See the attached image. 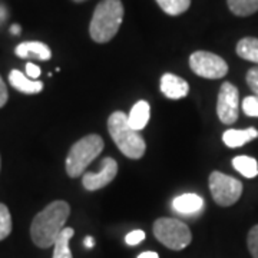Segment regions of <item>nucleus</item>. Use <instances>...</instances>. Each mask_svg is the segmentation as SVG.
<instances>
[{
	"label": "nucleus",
	"mask_w": 258,
	"mask_h": 258,
	"mask_svg": "<svg viewBox=\"0 0 258 258\" xmlns=\"http://www.w3.org/2000/svg\"><path fill=\"white\" fill-rule=\"evenodd\" d=\"M71 207L66 201H53L37 214L30 225V237L39 248H49L64 228Z\"/></svg>",
	"instance_id": "f257e3e1"
},
{
	"label": "nucleus",
	"mask_w": 258,
	"mask_h": 258,
	"mask_svg": "<svg viewBox=\"0 0 258 258\" xmlns=\"http://www.w3.org/2000/svg\"><path fill=\"white\" fill-rule=\"evenodd\" d=\"M123 5L120 0H102L95 8L89 25V35L96 43H108L116 36L122 20Z\"/></svg>",
	"instance_id": "f03ea898"
},
{
	"label": "nucleus",
	"mask_w": 258,
	"mask_h": 258,
	"mask_svg": "<svg viewBox=\"0 0 258 258\" xmlns=\"http://www.w3.org/2000/svg\"><path fill=\"white\" fill-rule=\"evenodd\" d=\"M108 131L113 142L125 157L131 159L144 157L147 149L145 139L142 138L138 131L129 126L128 115L120 111L113 112L108 119Z\"/></svg>",
	"instance_id": "7ed1b4c3"
},
{
	"label": "nucleus",
	"mask_w": 258,
	"mask_h": 258,
	"mask_svg": "<svg viewBox=\"0 0 258 258\" xmlns=\"http://www.w3.org/2000/svg\"><path fill=\"white\" fill-rule=\"evenodd\" d=\"M105 142L99 135L91 134L86 135L78 142H75L68 157H66V172L71 178H78L83 175V171H86L88 165L96 157L101 155L103 151Z\"/></svg>",
	"instance_id": "20e7f679"
},
{
	"label": "nucleus",
	"mask_w": 258,
	"mask_h": 258,
	"mask_svg": "<svg viewBox=\"0 0 258 258\" xmlns=\"http://www.w3.org/2000/svg\"><path fill=\"white\" fill-rule=\"evenodd\" d=\"M154 235L166 248L181 251L192 241L191 230L176 218H158L154 222Z\"/></svg>",
	"instance_id": "39448f33"
},
{
	"label": "nucleus",
	"mask_w": 258,
	"mask_h": 258,
	"mask_svg": "<svg viewBox=\"0 0 258 258\" xmlns=\"http://www.w3.org/2000/svg\"><path fill=\"white\" fill-rule=\"evenodd\" d=\"M210 191L214 201L221 207L234 205L242 194V184L237 178L214 171L210 175Z\"/></svg>",
	"instance_id": "423d86ee"
},
{
	"label": "nucleus",
	"mask_w": 258,
	"mask_h": 258,
	"mask_svg": "<svg viewBox=\"0 0 258 258\" xmlns=\"http://www.w3.org/2000/svg\"><path fill=\"white\" fill-rule=\"evenodd\" d=\"M189 68L192 72L205 79H221L228 74V64L221 56L198 50L189 56Z\"/></svg>",
	"instance_id": "0eeeda50"
},
{
	"label": "nucleus",
	"mask_w": 258,
	"mask_h": 258,
	"mask_svg": "<svg viewBox=\"0 0 258 258\" xmlns=\"http://www.w3.org/2000/svg\"><path fill=\"white\" fill-rule=\"evenodd\" d=\"M240 112V93L238 89L230 82H224L220 88L217 113L222 123L231 125L238 119Z\"/></svg>",
	"instance_id": "6e6552de"
},
{
	"label": "nucleus",
	"mask_w": 258,
	"mask_h": 258,
	"mask_svg": "<svg viewBox=\"0 0 258 258\" xmlns=\"http://www.w3.org/2000/svg\"><path fill=\"white\" fill-rule=\"evenodd\" d=\"M118 174V162L111 157L102 159L101 169L98 172H86L82 175V185L88 191H98L109 185Z\"/></svg>",
	"instance_id": "1a4fd4ad"
},
{
	"label": "nucleus",
	"mask_w": 258,
	"mask_h": 258,
	"mask_svg": "<svg viewBox=\"0 0 258 258\" xmlns=\"http://www.w3.org/2000/svg\"><path fill=\"white\" fill-rule=\"evenodd\" d=\"M161 92L168 99H182L189 92L188 82L174 74H165L161 78Z\"/></svg>",
	"instance_id": "9d476101"
},
{
	"label": "nucleus",
	"mask_w": 258,
	"mask_h": 258,
	"mask_svg": "<svg viewBox=\"0 0 258 258\" xmlns=\"http://www.w3.org/2000/svg\"><path fill=\"white\" fill-rule=\"evenodd\" d=\"M204 200L198 194H182L172 200V210L181 215H198L204 210Z\"/></svg>",
	"instance_id": "9b49d317"
},
{
	"label": "nucleus",
	"mask_w": 258,
	"mask_h": 258,
	"mask_svg": "<svg viewBox=\"0 0 258 258\" xmlns=\"http://www.w3.org/2000/svg\"><path fill=\"white\" fill-rule=\"evenodd\" d=\"M15 53L22 57V59H28V57H33L37 60H49L52 57V50L50 47L42 43V42H22L20 45L16 46Z\"/></svg>",
	"instance_id": "f8f14e48"
},
{
	"label": "nucleus",
	"mask_w": 258,
	"mask_h": 258,
	"mask_svg": "<svg viewBox=\"0 0 258 258\" xmlns=\"http://www.w3.org/2000/svg\"><path fill=\"white\" fill-rule=\"evenodd\" d=\"M9 82L16 91L26 93V95H35V93H40L43 91L42 81H33L28 76H25L18 69H13L9 74Z\"/></svg>",
	"instance_id": "ddd939ff"
},
{
	"label": "nucleus",
	"mask_w": 258,
	"mask_h": 258,
	"mask_svg": "<svg viewBox=\"0 0 258 258\" xmlns=\"http://www.w3.org/2000/svg\"><path fill=\"white\" fill-rule=\"evenodd\" d=\"M258 137V131L255 128L248 129H228L224 132L222 141L228 148H238L245 145L247 142Z\"/></svg>",
	"instance_id": "4468645a"
},
{
	"label": "nucleus",
	"mask_w": 258,
	"mask_h": 258,
	"mask_svg": "<svg viewBox=\"0 0 258 258\" xmlns=\"http://www.w3.org/2000/svg\"><path fill=\"white\" fill-rule=\"evenodd\" d=\"M151 118V106L147 101L137 102L128 115L129 126L135 131H142L148 125Z\"/></svg>",
	"instance_id": "2eb2a0df"
},
{
	"label": "nucleus",
	"mask_w": 258,
	"mask_h": 258,
	"mask_svg": "<svg viewBox=\"0 0 258 258\" xmlns=\"http://www.w3.org/2000/svg\"><path fill=\"white\" fill-rule=\"evenodd\" d=\"M75 230L71 227H64L63 230L60 231V234L57 235L55 241V249H53V257L52 258H74L72 252L69 248V241L74 237Z\"/></svg>",
	"instance_id": "dca6fc26"
},
{
	"label": "nucleus",
	"mask_w": 258,
	"mask_h": 258,
	"mask_svg": "<svg viewBox=\"0 0 258 258\" xmlns=\"http://www.w3.org/2000/svg\"><path fill=\"white\" fill-rule=\"evenodd\" d=\"M237 55L258 64V39L257 37H244L237 43Z\"/></svg>",
	"instance_id": "f3484780"
},
{
	"label": "nucleus",
	"mask_w": 258,
	"mask_h": 258,
	"mask_svg": "<svg viewBox=\"0 0 258 258\" xmlns=\"http://www.w3.org/2000/svg\"><path fill=\"white\" fill-rule=\"evenodd\" d=\"M232 166L245 178H254L258 175V164L254 158L245 155L235 157L232 159Z\"/></svg>",
	"instance_id": "a211bd4d"
},
{
	"label": "nucleus",
	"mask_w": 258,
	"mask_h": 258,
	"mask_svg": "<svg viewBox=\"0 0 258 258\" xmlns=\"http://www.w3.org/2000/svg\"><path fill=\"white\" fill-rule=\"evenodd\" d=\"M227 5L235 16L241 18L258 12V0H227Z\"/></svg>",
	"instance_id": "6ab92c4d"
},
{
	"label": "nucleus",
	"mask_w": 258,
	"mask_h": 258,
	"mask_svg": "<svg viewBox=\"0 0 258 258\" xmlns=\"http://www.w3.org/2000/svg\"><path fill=\"white\" fill-rule=\"evenodd\" d=\"M158 6L171 16H179L191 6V0H155Z\"/></svg>",
	"instance_id": "aec40b11"
},
{
	"label": "nucleus",
	"mask_w": 258,
	"mask_h": 258,
	"mask_svg": "<svg viewBox=\"0 0 258 258\" xmlns=\"http://www.w3.org/2000/svg\"><path fill=\"white\" fill-rule=\"evenodd\" d=\"M12 232V215L9 208L0 203V241L8 238Z\"/></svg>",
	"instance_id": "412c9836"
},
{
	"label": "nucleus",
	"mask_w": 258,
	"mask_h": 258,
	"mask_svg": "<svg viewBox=\"0 0 258 258\" xmlns=\"http://www.w3.org/2000/svg\"><path fill=\"white\" fill-rule=\"evenodd\" d=\"M242 111L247 116H252V118H258V96L252 95V96H247L242 101Z\"/></svg>",
	"instance_id": "4be33fe9"
},
{
	"label": "nucleus",
	"mask_w": 258,
	"mask_h": 258,
	"mask_svg": "<svg viewBox=\"0 0 258 258\" xmlns=\"http://www.w3.org/2000/svg\"><path fill=\"white\" fill-rule=\"evenodd\" d=\"M247 244H248V249L252 258H258V225H254L249 230Z\"/></svg>",
	"instance_id": "5701e85b"
},
{
	"label": "nucleus",
	"mask_w": 258,
	"mask_h": 258,
	"mask_svg": "<svg viewBox=\"0 0 258 258\" xmlns=\"http://www.w3.org/2000/svg\"><path fill=\"white\" fill-rule=\"evenodd\" d=\"M245 79H247V85L249 86V89L254 92L255 96H258V66L249 69Z\"/></svg>",
	"instance_id": "b1692460"
},
{
	"label": "nucleus",
	"mask_w": 258,
	"mask_h": 258,
	"mask_svg": "<svg viewBox=\"0 0 258 258\" xmlns=\"http://www.w3.org/2000/svg\"><path fill=\"white\" fill-rule=\"evenodd\" d=\"M144 240H145V232L142 230L131 231L128 235L125 237V242L128 245H138Z\"/></svg>",
	"instance_id": "393cba45"
},
{
	"label": "nucleus",
	"mask_w": 258,
	"mask_h": 258,
	"mask_svg": "<svg viewBox=\"0 0 258 258\" xmlns=\"http://www.w3.org/2000/svg\"><path fill=\"white\" fill-rule=\"evenodd\" d=\"M26 74H28V78L35 81V79H37L40 76V68L37 64L29 62V63H26Z\"/></svg>",
	"instance_id": "a878e982"
},
{
	"label": "nucleus",
	"mask_w": 258,
	"mask_h": 258,
	"mask_svg": "<svg viewBox=\"0 0 258 258\" xmlns=\"http://www.w3.org/2000/svg\"><path fill=\"white\" fill-rule=\"evenodd\" d=\"M9 99V93H8V88L6 83L3 82L2 76H0V108H3L6 105V102Z\"/></svg>",
	"instance_id": "bb28decb"
},
{
	"label": "nucleus",
	"mask_w": 258,
	"mask_h": 258,
	"mask_svg": "<svg viewBox=\"0 0 258 258\" xmlns=\"http://www.w3.org/2000/svg\"><path fill=\"white\" fill-rule=\"evenodd\" d=\"M8 19H9V9L5 3L0 2V28L6 23Z\"/></svg>",
	"instance_id": "cd10ccee"
},
{
	"label": "nucleus",
	"mask_w": 258,
	"mask_h": 258,
	"mask_svg": "<svg viewBox=\"0 0 258 258\" xmlns=\"http://www.w3.org/2000/svg\"><path fill=\"white\" fill-rule=\"evenodd\" d=\"M138 258H159V255L155 251H144V252L139 254Z\"/></svg>",
	"instance_id": "c85d7f7f"
},
{
	"label": "nucleus",
	"mask_w": 258,
	"mask_h": 258,
	"mask_svg": "<svg viewBox=\"0 0 258 258\" xmlns=\"http://www.w3.org/2000/svg\"><path fill=\"white\" fill-rule=\"evenodd\" d=\"M20 32H22V28L19 25H12L10 26V33L12 35H20Z\"/></svg>",
	"instance_id": "c756f323"
},
{
	"label": "nucleus",
	"mask_w": 258,
	"mask_h": 258,
	"mask_svg": "<svg viewBox=\"0 0 258 258\" xmlns=\"http://www.w3.org/2000/svg\"><path fill=\"white\" fill-rule=\"evenodd\" d=\"M93 245H95V241H93L92 237H86L85 238V247L86 248H92Z\"/></svg>",
	"instance_id": "7c9ffc66"
},
{
	"label": "nucleus",
	"mask_w": 258,
	"mask_h": 258,
	"mask_svg": "<svg viewBox=\"0 0 258 258\" xmlns=\"http://www.w3.org/2000/svg\"><path fill=\"white\" fill-rule=\"evenodd\" d=\"M75 3H82V2H86V0H74Z\"/></svg>",
	"instance_id": "2f4dec72"
}]
</instances>
